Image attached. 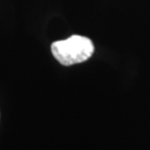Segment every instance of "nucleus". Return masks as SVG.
Returning a JSON list of instances; mask_svg holds the SVG:
<instances>
[{"instance_id":"nucleus-1","label":"nucleus","mask_w":150,"mask_h":150,"mask_svg":"<svg viewBox=\"0 0 150 150\" xmlns=\"http://www.w3.org/2000/svg\"><path fill=\"white\" fill-rule=\"evenodd\" d=\"M52 53L60 64L71 66L82 63L94 52V45L87 37L73 35L68 39L52 44Z\"/></svg>"}]
</instances>
